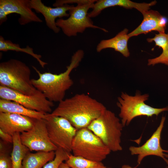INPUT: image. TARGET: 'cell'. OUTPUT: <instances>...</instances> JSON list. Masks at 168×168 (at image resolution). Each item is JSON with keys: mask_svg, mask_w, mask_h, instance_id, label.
Returning a JSON list of instances; mask_svg holds the SVG:
<instances>
[{"mask_svg": "<svg viewBox=\"0 0 168 168\" xmlns=\"http://www.w3.org/2000/svg\"><path fill=\"white\" fill-rule=\"evenodd\" d=\"M154 1L149 3H138L129 0H99L95 3L92 11L88 13L90 18L94 17L98 15L106 8L114 6H120L127 9L134 8L142 14L149 10L150 7L156 4Z\"/></svg>", "mask_w": 168, "mask_h": 168, "instance_id": "cell-16", "label": "cell"}, {"mask_svg": "<svg viewBox=\"0 0 168 168\" xmlns=\"http://www.w3.org/2000/svg\"><path fill=\"white\" fill-rule=\"evenodd\" d=\"M0 98L15 101L28 109L46 114L52 112V108L54 105V102L39 91L34 95H28L0 85Z\"/></svg>", "mask_w": 168, "mask_h": 168, "instance_id": "cell-9", "label": "cell"}, {"mask_svg": "<svg viewBox=\"0 0 168 168\" xmlns=\"http://www.w3.org/2000/svg\"><path fill=\"white\" fill-rule=\"evenodd\" d=\"M44 119L51 142L57 148L72 152V141L78 130L62 117L48 114Z\"/></svg>", "mask_w": 168, "mask_h": 168, "instance_id": "cell-8", "label": "cell"}, {"mask_svg": "<svg viewBox=\"0 0 168 168\" xmlns=\"http://www.w3.org/2000/svg\"><path fill=\"white\" fill-rule=\"evenodd\" d=\"M101 103L84 93L64 99L50 114L67 119L77 130L87 128L106 109Z\"/></svg>", "mask_w": 168, "mask_h": 168, "instance_id": "cell-1", "label": "cell"}, {"mask_svg": "<svg viewBox=\"0 0 168 168\" xmlns=\"http://www.w3.org/2000/svg\"><path fill=\"white\" fill-rule=\"evenodd\" d=\"M111 152L102 141L87 128L78 130L72 141V152L75 156L101 162Z\"/></svg>", "mask_w": 168, "mask_h": 168, "instance_id": "cell-6", "label": "cell"}, {"mask_svg": "<svg viewBox=\"0 0 168 168\" xmlns=\"http://www.w3.org/2000/svg\"><path fill=\"white\" fill-rule=\"evenodd\" d=\"M143 20L134 30L128 34L129 37L141 34H146L155 30L159 33H165L168 22L167 18L158 12L152 10L147 11L142 14Z\"/></svg>", "mask_w": 168, "mask_h": 168, "instance_id": "cell-15", "label": "cell"}, {"mask_svg": "<svg viewBox=\"0 0 168 168\" xmlns=\"http://www.w3.org/2000/svg\"><path fill=\"white\" fill-rule=\"evenodd\" d=\"M30 5L32 9L43 16L47 27L56 33H58L60 30L56 25V19L69 17V13L67 12L73 6L65 4L53 8L45 6L41 0H30Z\"/></svg>", "mask_w": 168, "mask_h": 168, "instance_id": "cell-13", "label": "cell"}, {"mask_svg": "<svg viewBox=\"0 0 168 168\" xmlns=\"http://www.w3.org/2000/svg\"><path fill=\"white\" fill-rule=\"evenodd\" d=\"M65 163L71 168H111L106 167L101 162L75 156L71 154Z\"/></svg>", "mask_w": 168, "mask_h": 168, "instance_id": "cell-22", "label": "cell"}, {"mask_svg": "<svg viewBox=\"0 0 168 168\" xmlns=\"http://www.w3.org/2000/svg\"><path fill=\"white\" fill-rule=\"evenodd\" d=\"M0 112L15 114L35 119H44L46 114L28 109L15 101L0 99Z\"/></svg>", "mask_w": 168, "mask_h": 168, "instance_id": "cell-18", "label": "cell"}, {"mask_svg": "<svg viewBox=\"0 0 168 168\" xmlns=\"http://www.w3.org/2000/svg\"><path fill=\"white\" fill-rule=\"evenodd\" d=\"M162 57L164 62L168 64V50L162 51Z\"/></svg>", "mask_w": 168, "mask_h": 168, "instance_id": "cell-27", "label": "cell"}, {"mask_svg": "<svg viewBox=\"0 0 168 168\" xmlns=\"http://www.w3.org/2000/svg\"><path fill=\"white\" fill-rule=\"evenodd\" d=\"M124 127L115 114L106 109L87 128L98 137L111 151H121L122 131Z\"/></svg>", "mask_w": 168, "mask_h": 168, "instance_id": "cell-4", "label": "cell"}, {"mask_svg": "<svg viewBox=\"0 0 168 168\" xmlns=\"http://www.w3.org/2000/svg\"><path fill=\"white\" fill-rule=\"evenodd\" d=\"M4 143L0 141V168H12L11 156L7 152Z\"/></svg>", "mask_w": 168, "mask_h": 168, "instance_id": "cell-24", "label": "cell"}, {"mask_svg": "<svg viewBox=\"0 0 168 168\" xmlns=\"http://www.w3.org/2000/svg\"><path fill=\"white\" fill-rule=\"evenodd\" d=\"M128 32V29L125 28L114 37L101 40L97 46V52H100L104 49L112 48L126 57H129L130 53L128 47V42L130 37Z\"/></svg>", "mask_w": 168, "mask_h": 168, "instance_id": "cell-17", "label": "cell"}, {"mask_svg": "<svg viewBox=\"0 0 168 168\" xmlns=\"http://www.w3.org/2000/svg\"><path fill=\"white\" fill-rule=\"evenodd\" d=\"M84 54L82 50L76 51L72 56L70 63L67 67L66 70L58 74L50 72L42 73L32 66L39 77L37 79H31L32 84L49 101L53 102H60L64 99L66 91L73 85V82L70 77V73L78 66Z\"/></svg>", "mask_w": 168, "mask_h": 168, "instance_id": "cell-2", "label": "cell"}, {"mask_svg": "<svg viewBox=\"0 0 168 168\" xmlns=\"http://www.w3.org/2000/svg\"><path fill=\"white\" fill-rule=\"evenodd\" d=\"M22 143L30 151H55L57 147L51 142L44 119H34L32 127L20 134Z\"/></svg>", "mask_w": 168, "mask_h": 168, "instance_id": "cell-10", "label": "cell"}, {"mask_svg": "<svg viewBox=\"0 0 168 168\" xmlns=\"http://www.w3.org/2000/svg\"><path fill=\"white\" fill-rule=\"evenodd\" d=\"M14 13L20 15L18 21L21 25L33 22H43L33 11L30 5V0H0V25L6 21L8 15Z\"/></svg>", "mask_w": 168, "mask_h": 168, "instance_id": "cell-11", "label": "cell"}, {"mask_svg": "<svg viewBox=\"0 0 168 168\" xmlns=\"http://www.w3.org/2000/svg\"><path fill=\"white\" fill-rule=\"evenodd\" d=\"M58 168H71L65 162H62L59 166Z\"/></svg>", "mask_w": 168, "mask_h": 168, "instance_id": "cell-28", "label": "cell"}, {"mask_svg": "<svg viewBox=\"0 0 168 168\" xmlns=\"http://www.w3.org/2000/svg\"><path fill=\"white\" fill-rule=\"evenodd\" d=\"M0 50L2 51H13L26 53L33 57L38 62L41 67L44 68L47 63L43 61L41 58L42 56L40 54L35 53L33 49L29 46L26 48H21L19 44L13 43L10 40H5L2 36H0Z\"/></svg>", "mask_w": 168, "mask_h": 168, "instance_id": "cell-21", "label": "cell"}, {"mask_svg": "<svg viewBox=\"0 0 168 168\" xmlns=\"http://www.w3.org/2000/svg\"><path fill=\"white\" fill-rule=\"evenodd\" d=\"M148 94L141 95L137 91L135 95L132 96L122 92L118 98L117 105L120 109L119 116L121 119V122L124 127L128 125L135 118L146 116H156L161 112L168 111V107L163 108H155L147 105L145 102L148 100Z\"/></svg>", "mask_w": 168, "mask_h": 168, "instance_id": "cell-5", "label": "cell"}, {"mask_svg": "<svg viewBox=\"0 0 168 168\" xmlns=\"http://www.w3.org/2000/svg\"><path fill=\"white\" fill-rule=\"evenodd\" d=\"M147 40L149 42L154 41L156 46L161 48L163 51L168 50V33H159L155 34L154 38L147 39Z\"/></svg>", "mask_w": 168, "mask_h": 168, "instance_id": "cell-25", "label": "cell"}, {"mask_svg": "<svg viewBox=\"0 0 168 168\" xmlns=\"http://www.w3.org/2000/svg\"><path fill=\"white\" fill-rule=\"evenodd\" d=\"M122 168H133L128 165H124L122 166Z\"/></svg>", "mask_w": 168, "mask_h": 168, "instance_id": "cell-29", "label": "cell"}, {"mask_svg": "<svg viewBox=\"0 0 168 168\" xmlns=\"http://www.w3.org/2000/svg\"><path fill=\"white\" fill-rule=\"evenodd\" d=\"M0 137L3 141L6 143H13V136L0 129Z\"/></svg>", "mask_w": 168, "mask_h": 168, "instance_id": "cell-26", "label": "cell"}, {"mask_svg": "<svg viewBox=\"0 0 168 168\" xmlns=\"http://www.w3.org/2000/svg\"><path fill=\"white\" fill-rule=\"evenodd\" d=\"M31 70L26 63L16 59L0 63V84L28 95L38 90L33 86L30 78Z\"/></svg>", "mask_w": 168, "mask_h": 168, "instance_id": "cell-3", "label": "cell"}, {"mask_svg": "<svg viewBox=\"0 0 168 168\" xmlns=\"http://www.w3.org/2000/svg\"><path fill=\"white\" fill-rule=\"evenodd\" d=\"M55 151L29 152L24 157L21 168H42L55 158Z\"/></svg>", "mask_w": 168, "mask_h": 168, "instance_id": "cell-19", "label": "cell"}, {"mask_svg": "<svg viewBox=\"0 0 168 168\" xmlns=\"http://www.w3.org/2000/svg\"><path fill=\"white\" fill-rule=\"evenodd\" d=\"M34 119L15 114L0 112V129L13 136L30 129Z\"/></svg>", "mask_w": 168, "mask_h": 168, "instance_id": "cell-14", "label": "cell"}, {"mask_svg": "<svg viewBox=\"0 0 168 168\" xmlns=\"http://www.w3.org/2000/svg\"><path fill=\"white\" fill-rule=\"evenodd\" d=\"M55 154L54 158L46 163L43 168H58L61 163L68 159L71 153L62 148H58Z\"/></svg>", "mask_w": 168, "mask_h": 168, "instance_id": "cell-23", "label": "cell"}, {"mask_svg": "<svg viewBox=\"0 0 168 168\" xmlns=\"http://www.w3.org/2000/svg\"><path fill=\"white\" fill-rule=\"evenodd\" d=\"M20 134L19 133H16L12 136L13 148L11 156L12 168H21L24 157L30 151L21 142Z\"/></svg>", "mask_w": 168, "mask_h": 168, "instance_id": "cell-20", "label": "cell"}, {"mask_svg": "<svg viewBox=\"0 0 168 168\" xmlns=\"http://www.w3.org/2000/svg\"><path fill=\"white\" fill-rule=\"evenodd\" d=\"M96 0H81L77 6H73L69 11V16L66 19L59 18L56 21L58 27L68 37L75 36L78 33H82L87 28L97 29L105 32L107 31L93 24L88 16V11L92 9Z\"/></svg>", "mask_w": 168, "mask_h": 168, "instance_id": "cell-7", "label": "cell"}, {"mask_svg": "<svg viewBox=\"0 0 168 168\" xmlns=\"http://www.w3.org/2000/svg\"><path fill=\"white\" fill-rule=\"evenodd\" d=\"M166 120L165 116H163L160 124L151 137L142 146L136 147L131 146L129 150L132 155H138L137 163L139 165L145 157L150 155L157 156L162 158L168 165V150H163L160 144L161 132Z\"/></svg>", "mask_w": 168, "mask_h": 168, "instance_id": "cell-12", "label": "cell"}]
</instances>
